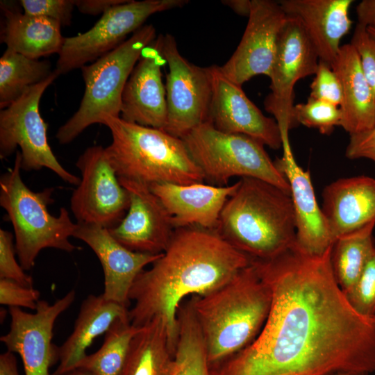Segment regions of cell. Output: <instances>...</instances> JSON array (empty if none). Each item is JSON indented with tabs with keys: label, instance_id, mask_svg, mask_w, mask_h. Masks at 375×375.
<instances>
[{
	"label": "cell",
	"instance_id": "cell-1",
	"mask_svg": "<svg viewBox=\"0 0 375 375\" xmlns=\"http://www.w3.org/2000/svg\"><path fill=\"white\" fill-rule=\"evenodd\" d=\"M331 251L310 255L294 246L272 259H251L271 290L269 315L253 341L210 365V375L375 372V317L351 306L334 277Z\"/></svg>",
	"mask_w": 375,
	"mask_h": 375
},
{
	"label": "cell",
	"instance_id": "cell-2",
	"mask_svg": "<svg viewBox=\"0 0 375 375\" xmlns=\"http://www.w3.org/2000/svg\"><path fill=\"white\" fill-rule=\"evenodd\" d=\"M250 262L216 229L176 228L166 250L133 283L128 295L133 303L129 321L140 328L154 318L162 319L174 353L181 303L189 296L203 295L222 286Z\"/></svg>",
	"mask_w": 375,
	"mask_h": 375
},
{
	"label": "cell",
	"instance_id": "cell-3",
	"mask_svg": "<svg viewBox=\"0 0 375 375\" xmlns=\"http://www.w3.org/2000/svg\"><path fill=\"white\" fill-rule=\"evenodd\" d=\"M226 201L216 228L250 259L269 260L293 248L296 222L290 191L244 177Z\"/></svg>",
	"mask_w": 375,
	"mask_h": 375
},
{
	"label": "cell",
	"instance_id": "cell-4",
	"mask_svg": "<svg viewBox=\"0 0 375 375\" xmlns=\"http://www.w3.org/2000/svg\"><path fill=\"white\" fill-rule=\"evenodd\" d=\"M205 341L209 365L240 351L257 337L269 312L272 292L250 264L229 281L191 297Z\"/></svg>",
	"mask_w": 375,
	"mask_h": 375
},
{
	"label": "cell",
	"instance_id": "cell-5",
	"mask_svg": "<svg viewBox=\"0 0 375 375\" xmlns=\"http://www.w3.org/2000/svg\"><path fill=\"white\" fill-rule=\"evenodd\" d=\"M112 141L105 150L119 180L148 187L169 183H203V176L183 140L167 132L106 116Z\"/></svg>",
	"mask_w": 375,
	"mask_h": 375
},
{
	"label": "cell",
	"instance_id": "cell-6",
	"mask_svg": "<svg viewBox=\"0 0 375 375\" xmlns=\"http://www.w3.org/2000/svg\"><path fill=\"white\" fill-rule=\"evenodd\" d=\"M21 163L22 154L17 151L13 167L1 176L0 205L12 224L19 263L24 270H29L44 249L72 252L80 248L69 241L76 223L72 221L67 210L61 208L58 216L49 212L53 188L31 190L22 178Z\"/></svg>",
	"mask_w": 375,
	"mask_h": 375
},
{
	"label": "cell",
	"instance_id": "cell-7",
	"mask_svg": "<svg viewBox=\"0 0 375 375\" xmlns=\"http://www.w3.org/2000/svg\"><path fill=\"white\" fill-rule=\"evenodd\" d=\"M156 37L155 27L145 24L115 49L81 68L84 94L78 110L56 132L60 144L72 142L92 124H102L106 116L120 117L126 83L144 49Z\"/></svg>",
	"mask_w": 375,
	"mask_h": 375
},
{
	"label": "cell",
	"instance_id": "cell-8",
	"mask_svg": "<svg viewBox=\"0 0 375 375\" xmlns=\"http://www.w3.org/2000/svg\"><path fill=\"white\" fill-rule=\"evenodd\" d=\"M181 139L208 184L226 186L233 177H251L290 191L265 145L251 137L224 133L206 122Z\"/></svg>",
	"mask_w": 375,
	"mask_h": 375
},
{
	"label": "cell",
	"instance_id": "cell-9",
	"mask_svg": "<svg viewBox=\"0 0 375 375\" xmlns=\"http://www.w3.org/2000/svg\"><path fill=\"white\" fill-rule=\"evenodd\" d=\"M59 75L53 73L44 81L28 88L19 99L0 111V158L21 149L22 169L38 171L47 168L64 181L78 185L80 178L58 162L47 139V127L40 115L42 94Z\"/></svg>",
	"mask_w": 375,
	"mask_h": 375
},
{
	"label": "cell",
	"instance_id": "cell-10",
	"mask_svg": "<svg viewBox=\"0 0 375 375\" xmlns=\"http://www.w3.org/2000/svg\"><path fill=\"white\" fill-rule=\"evenodd\" d=\"M186 0H128L101 15L85 33L65 38L54 69L58 74L81 69L118 47L151 15L182 8Z\"/></svg>",
	"mask_w": 375,
	"mask_h": 375
},
{
	"label": "cell",
	"instance_id": "cell-11",
	"mask_svg": "<svg viewBox=\"0 0 375 375\" xmlns=\"http://www.w3.org/2000/svg\"><path fill=\"white\" fill-rule=\"evenodd\" d=\"M319 61L301 22L288 16L278 38L269 77L271 92L264 101L265 108L274 116L281 136L289 135V131L299 125L294 116V85L300 79L315 74Z\"/></svg>",
	"mask_w": 375,
	"mask_h": 375
},
{
	"label": "cell",
	"instance_id": "cell-12",
	"mask_svg": "<svg viewBox=\"0 0 375 375\" xmlns=\"http://www.w3.org/2000/svg\"><path fill=\"white\" fill-rule=\"evenodd\" d=\"M80 183L70 199L71 210L77 222L107 229L117 226L130 204L128 191L121 185L105 148L92 146L78 158Z\"/></svg>",
	"mask_w": 375,
	"mask_h": 375
},
{
	"label": "cell",
	"instance_id": "cell-13",
	"mask_svg": "<svg viewBox=\"0 0 375 375\" xmlns=\"http://www.w3.org/2000/svg\"><path fill=\"white\" fill-rule=\"evenodd\" d=\"M162 52L166 75L167 121L165 131L178 138L209 122L212 84L208 67L185 58L171 34L163 35Z\"/></svg>",
	"mask_w": 375,
	"mask_h": 375
},
{
	"label": "cell",
	"instance_id": "cell-14",
	"mask_svg": "<svg viewBox=\"0 0 375 375\" xmlns=\"http://www.w3.org/2000/svg\"><path fill=\"white\" fill-rule=\"evenodd\" d=\"M75 297L71 290L53 303L40 300L34 313L9 307L10 329L0 340L7 351L20 356L25 375H51L50 367L58 361V347L52 342L54 324Z\"/></svg>",
	"mask_w": 375,
	"mask_h": 375
},
{
	"label": "cell",
	"instance_id": "cell-15",
	"mask_svg": "<svg viewBox=\"0 0 375 375\" xmlns=\"http://www.w3.org/2000/svg\"><path fill=\"white\" fill-rule=\"evenodd\" d=\"M244 33L233 54L220 67L229 80L242 86L257 75L269 77L278 38L288 16L278 1L251 0Z\"/></svg>",
	"mask_w": 375,
	"mask_h": 375
},
{
	"label": "cell",
	"instance_id": "cell-16",
	"mask_svg": "<svg viewBox=\"0 0 375 375\" xmlns=\"http://www.w3.org/2000/svg\"><path fill=\"white\" fill-rule=\"evenodd\" d=\"M212 84L209 122L226 133L251 137L273 149L282 147L280 128L247 97L242 86L229 80L218 65L208 67Z\"/></svg>",
	"mask_w": 375,
	"mask_h": 375
},
{
	"label": "cell",
	"instance_id": "cell-17",
	"mask_svg": "<svg viewBox=\"0 0 375 375\" xmlns=\"http://www.w3.org/2000/svg\"><path fill=\"white\" fill-rule=\"evenodd\" d=\"M128 191V211L115 227L112 236L128 249L149 254L162 253L176 228L160 199L150 188L135 182L119 180Z\"/></svg>",
	"mask_w": 375,
	"mask_h": 375
},
{
	"label": "cell",
	"instance_id": "cell-18",
	"mask_svg": "<svg viewBox=\"0 0 375 375\" xmlns=\"http://www.w3.org/2000/svg\"><path fill=\"white\" fill-rule=\"evenodd\" d=\"M163 35L143 51L124 87L120 117L144 126L165 130L167 108L162 67Z\"/></svg>",
	"mask_w": 375,
	"mask_h": 375
},
{
	"label": "cell",
	"instance_id": "cell-19",
	"mask_svg": "<svg viewBox=\"0 0 375 375\" xmlns=\"http://www.w3.org/2000/svg\"><path fill=\"white\" fill-rule=\"evenodd\" d=\"M282 148L283 155L274 163L289 183L296 222L295 247L310 255H322L334 241L318 204L310 172L297 162L289 135L282 137Z\"/></svg>",
	"mask_w": 375,
	"mask_h": 375
},
{
	"label": "cell",
	"instance_id": "cell-20",
	"mask_svg": "<svg viewBox=\"0 0 375 375\" xmlns=\"http://www.w3.org/2000/svg\"><path fill=\"white\" fill-rule=\"evenodd\" d=\"M73 237L87 244L99 258L103 271L102 297L128 306V295L138 276L160 256L131 251L118 242L103 227L76 222Z\"/></svg>",
	"mask_w": 375,
	"mask_h": 375
},
{
	"label": "cell",
	"instance_id": "cell-21",
	"mask_svg": "<svg viewBox=\"0 0 375 375\" xmlns=\"http://www.w3.org/2000/svg\"><path fill=\"white\" fill-rule=\"evenodd\" d=\"M238 185L239 181L226 186L162 183L149 188L168 211L176 229L190 226L216 229L221 212Z\"/></svg>",
	"mask_w": 375,
	"mask_h": 375
},
{
	"label": "cell",
	"instance_id": "cell-22",
	"mask_svg": "<svg viewBox=\"0 0 375 375\" xmlns=\"http://www.w3.org/2000/svg\"><path fill=\"white\" fill-rule=\"evenodd\" d=\"M322 212L333 241L366 226L375 225V178H339L322 191Z\"/></svg>",
	"mask_w": 375,
	"mask_h": 375
},
{
	"label": "cell",
	"instance_id": "cell-23",
	"mask_svg": "<svg viewBox=\"0 0 375 375\" xmlns=\"http://www.w3.org/2000/svg\"><path fill=\"white\" fill-rule=\"evenodd\" d=\"M288 16L302 24L320 60L330 65L337 56L341 39L352 24L349 12L352 0H283Z\"/></svg>",
	"mask_w": 375,
	"mask_h": 375
},
{
	"label": "cell",
	"instance_id": "cell-24",
	"mask_svg": "<svg viewBox=\"0 0 375 375\" xmlns=\"http://www.w3.org/2000/svg\"><path fill=\"white\" fill-rule=\"evenodd\" d=\"M341 82V126L349 135L370 129L375 124V98L363 74L360 60L351 44L340 46L331 65Z\"/></svg>",
	"mask_w": 375,
	"mask_h": 375
},
{
	"label": "cell",
	"instance_id": "cell-25",
	"mask_svg": "<svg viewBox=\"0 0 375 375\" xmlns=\"http://www.w3.org/2000/svg\"><path fill=\"white\" fill-rule=\"evenodd\" d=\"M128 317V307L90 294L80 307L74 329L58 347V366L51 375H63L75 369L98 336L106 333L115 320Z\"/></svg>",
	"mask_w": 375,
	"mask_h": 375
},
{
	"label": "cell",
	"instance_id": "cell-26",
	"mask_svg": "<svg viewBox=\"0 0 375 375\" xmlns=\"http://www.w3.org/2000/svg\"><path fill=\"white\" fill-rule=\"evenodd\" d=\"M4 15L1 42L6 49L33 59L61 51L65 37L56 21L20 12L6 1H1Z\"/></svg>",
	"mask_w": 375,
	"mask_h": 375
},
{
	"label": "cell",
	"instance_id": "cell-27",
	"mask_svg": "<svg viewBox=\"0 0 375 375\" xmlns=\"http://www.w3.org/2000/svg\"><path fill=\"white\" fill-rule=\"evenodd\" d=\"M174 369V353L166 325L162 319L154 318L133 337L122 375H173Z\"/></svg>",
	"mask_w": 375,
	"mask_h": 375
},
{
	"label": "cell",
	"instance_id": "cell-28",
	"mask_svg": "<svg viewBox=\"0 0 375 375\" xmlns=\"http://www.w3.org/2000/svg\"><path fill=\"white\" fill-rule=\"evenodd\" d=\"M374 227L371 224L343 235L331 246L333 273L344 294L353 286L375 252Z\"/></svg>",
	"mask_w": 375,
	"mask_h": 375
},
{
	"label": "cell",
	"instance_id": "cell-29",
	"mask_svg": "<svg viewBox=\"0 0 375 375\" xmlns=\"http://www.w3.org/2000/svg\"><path fill=\"white\" fill-rule=\"evenodd\" d=\"M177 319L173 375H210L205 341L191 299L181 303Z\"/></svg>",
	"mask_w": 375,
	"mask_h": 375
},
{
	"label": "cell",
	"instance_id": "cell-30",
	"mask_svg": "<svg viewBox=\"0 0 375 375\" xmlns=\"http://www.w3.org/2000/svg\"><path fill=\"white\" fill-rule=\"evenodd\" d=\"M51 63L6 49L0 58V108L8 107L28 88L53 73Z\"/></svg>",
	"mask_w": 375,
	"mask_h": 375
},
{
	"label": "cell",
	"instance_id": "cell-31",
	"mask_svg": "<svg viewBox=\"0 0 375 375\" xmlns=\"http://www.w3.org/2000/svg\"><path fill=\"white\" fill-rule=\"evenodd\" d=\"M139 328L130 322L128 317L117 319L105 333L101 347L86 355L76 367L93 375H122L131 342Z\"/></svg>",
	"mask_w": 375,
	"mask_h": 375
},
{
	"label": "cell",
	"instance_id": "cell-32",
	"mask_svg": "<svg viewBox=\"0 0 375 375\" xmlns=\"http://www.w3.org/2000/svg\"><path fill=\"white\" fill-rule=\"evenodd\" d=\"M294 116L298 124L317 129L320 133L330 135L335 126H341L340 106L308 97L306 103L294 105Z\"/></svg>",
	"mask_w": 375,
	"mask_h": 375
},
{
	"label": "cell",
	"instance_id": "cell-33",
	"mask_svg": "<svg viewBox=\"0 0 375 375\" xmlns=\"http://www.w3.org/2000/svg\"><path fill=\"white\" fill-rule=\"evenodd\" d=\"M344 294L359 314L368 317H375V252L356 283Z\"/></svg>",
	"mask_w": 375,
	"mask_h": 375
},
{
	"label": "cell",
	"instance_id": "cell-34",
	"mask_svg": "<svg viewBox=\"0 0 375 375\" xmlns=\"http://www.w3.org/2000/svg\"><path fill=\"white\" fill-rule=\"evenodd\" d=\"M315 78L310 85V97L340 106L342 102L341 82L330 64L319 61Z\"/></svg>",
	"mask_w": 375,
	"mask_h": 375
},
{
	"label": "cell",
	"instance_id": "cell-35",
	"mask_svg": "<svg viewBox=\"0 0 375 375\" xmlns=\"http://www.w3.org/2000/svg\"><path fill=\"white\" fill-rule=\"evenodd\" d=\"M13 235L8 231L0 229V279H9L22 285L33 287L31 276L27 274L16 258Z\"/></svg>",
	"mask_w": 375,
	"mask_h": 375
},
{
	"label": "cell",
	"instance_id": "cell-36",
	"mask_svg": "<svg viewBox=\"0 0 375 375\" xmlns=\"http://www.w3.org/2000/svg\"><path fill=\"white\" fill-rule=\"evenodd\" d=\"M19 4L24 12L47 17L62 26H70L75 0H21Z\"/></svg>",
	"mask_w": 375,
	"mask_h": 375
},
{
	"label": "cell",
	"instance_id": "cell-37",
	"mask_svg": "<svg viewBox=\"0 0 375 375\" xmlns=\"http://www.w3.org/2000/svg\"><path fill=\"white\" fill-rule=\"evenodd\" d=\"M350 44L358 53L363 74L375 98V38L365 26L358 24Z\"/></svg>",
	"mask_w": 375,
	"mask_h": 375
},
{
	"label": "cell",
	"instance_id": "cell-38",
	"mask_svg": "<svg viewBox=\"0 0 375 375\" xmlns=\"http://www.w3.org/2000/svg\"><path fill=\"white\" fill-rule=\"evenodd\" d=\"M40 292L9 279H0V303L9 307L35 310Z\"/></svg>",
	"mask_w": 375,
	"mask_h": 375
},
{
	"label": "cell",
	"instance_id": "cell-39",
	"mask_svg": "<svg viewBox=\"0 0 375 375\" xmlns=\"http://www.w3.org/2000/svg\"><path fill=\"white\" fill-rule=\"evenodd\" d=\"M345 156L350 160L366 158L375 165V124L367 131L350 135Z\"/></svg>",
	"mask_w": 375,
	"mask_h": 375
},
{
	"label": "cell",
	"instance_id": "cell-40",
	"mask_svg": "<svg viewBox=\"0 0 375 375\" xmlns=\"http://www.w3.org/2000/svg\"><path fill=\"white\" fill-rule=\"evenodd\" d=\"M128 0H75V6L85 15H103L110 8L125 3Z\"/></svg>",
	"mask_w": 375,
	"mask_h": 375
},
{
	"label": "cell",
	"instance_id": "cell-41",
	"mask_svg": "<svg viewBox=\"0 0 375 375\" xmlns=\"http://www.w3.org/2000/svg\"><path fill=\"white\" fill-rule=\"evenodd\" d=\"M359 24L366 28H375V0H362L356 6Z\"/></svg>",
	"mask_w": 375,
	"mask_h": 375
},
{
	"label": "cell",
	"instance_id": "cell-42",
	"mask_svg": "<svg viewBox=\"0 0 375 375\" xmlns=\"http://www.w3.org/2000/svg\"><path fill=\"white\" fill-rule=\"evenodd\" d=\"M0 375H19L14 353L6 351L0 355Z\"/></svg>",
	"mask_w": 375,
	"mask_h": 375
},
{
	"label": "cell",
	"instance_id": "cell-43",
	"mask_svg": "<svg viewBox=\"0 0 375 375\" xmlns=\"http://www.w3.org/2000/svg\"><path fill=\"white\" fill-rule=\"evenodd\" d=\"M222 3L231 8L235 13L249 17L251 8V1L249 0H226L222 1Z\"/></svg>",
	"mask_w": 375,
	"mask_h": 375
},
{
	"label": "cell",
	"instance_id": "cell-44",
	"mask_svg": "<svg viewBox=\"0 0 375 375\" xmlns=\"http://www.w3.org/2000/svg\"><path fill=\"white\" fill-rule=\"evenodd\" d=\"M63 375H93L90 372L80 367H76Z\"/></svg>",
	"mask_w": 375,
	"mask_h": 375
},
{
	"label": "cell",
	"instance_id": "cell-45",
	"mask_svg": "<svg viewBox=\"0 0 375 375\" xmlns=\"http://www.w3.org/2000/svg\"><path fill=\"white\" fill-rule=\"evenodd\" d=\"M328 375H368V374L349 371H339L331 373Z\"/></svg>",
	"mask_w": 375,
	"mask_h": 375
},
{
	"label": "cell",
	"instance_id": "cell-46",
	"mask_svg": "<svg viewBox=\"0 0 375 375\" xmlns=\"http://www.w3.org/2000/svg\"><path fill=\"white\" fill-rule=\"evenodd\" d=\"M369 33L375 38V28H367Z\"/></svg>",
	"mask_w": 375,
	"mask_h": 375
}]
</instances>
